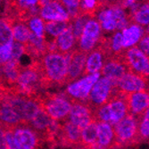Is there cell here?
Listing matches in <instances>:
<instances>
[{
	"instance_id": "6da1fadb",
	"label": "cell",
	"mask_w": 149,
	"mask_h": 149,
	"mask_svg": "<svg viewBox=\"0 0 149 149\" xmlns=\"http://www.w3.org/2000/svg\"><path fill=\"white\" fill-rule=\"evenodd\" d=\"M68 55H63L58 52H49L40 59L42 88L55 86H63L68 66Z\"/></svg>"
},
{
	"instance_id": "7a4b0ae2",
	"label": "cell",
	"mask_w": 149,
	"mask_h": 149,
	"mask_svg": "<svg viewBox=\"0 0 149 149\" xmlns=\"http://www.w3.org/2000/svg\"><path fill=\"white\" fill-rule=\"evenodd\" d=\"M38 102L40 109L56 121L67 120L72 105L63 93L51 94L46 92L45 94H40Z\"/></svg>"
},
{
	"instance_id": "3957f363",
	"label": "cell",
	"mask_w": 149,
	"mask_h": 149,
	"mask_svg": "<svg viewBox=\"0 0 149 149\" xmlns=\"http://www.w3.org/2000/svg\"><path fill=\"white\" fill-rule=\"evenodd\" d=\"M139 120L129 113L113 126L116 149L141 143L139 135Z\"/></svg>"
},
{
	"instance_id": "277c9868",
	"label": "cell",
	"mask_w": 149,
	"mask_h": 149,
	"mask_svg": "<svg viewBox=\"0 0 149 149\" xmlns=\"http://www.w3.org/2000/svg\"><path fill=\"white\" fill-rule=\"evenodd\" d=\"M115 84L116 81L105 77L98 79V80L94 84L85 103L92 113L109 101L116 88Z\"/></svg>"
},
{
	"instance_id": "5b68a950",
	"label": "cell",
	"mask_w": 149,
	"mask_h": 149,
	"mask_svg": "<svg viewBox=\"0 0 149 149\" xmlns=\"http://www.w3.org/2000/svg\"><path fill=\"white\" fill-rule=\"evenodd\" d=\"M100 77V72L91 74L84 77L78 80L77 82H73L67 87L63 94L68 97L72 104L75 102L86 103L89 92Z\"/></svg>"
},
{
	"instance_id": "8992f818",
	"label": "cell",
	"mask_w": 149,
	"mask_h": 149,
	"mask_svg": "<svg viewBox=\"0 0 149 149\" xmlns=\"http://www.w3.org/2000/svg\"><path fill=\"white\" fill-rule=\"evenodd\" d=\"M126 48L121 52L108 57L104 60L101 73L103 77L108 78L113 81H117L125 73L130 72L125 57Z\"/></svg>"
},
{
	"instance_id": "52a82bcc",
	"label": "cell",
	"mask_w": 149,
	"mask_h": 149,
	"mask_svg": "<svg viewBox=\"0 0 149 149\" xmlns=\"http://www.w3.org/2000/svg\"><path fill=\"white\" fill-rule=\"evenodd\" d=\"M127 97L128 94L123 93L115 88L112 97L105 103L109 112V124L111 126L115 125L130 113Z\"/></svg>"
},
{
	"instance_id": "ba28073f",
	"label": "cell",
	"mask_w": 149,
	"mask_h": 149,
	"mask_svg": "<svg viewBox=\"0 0 149 149\" xmlns=\"http://www.w3.org/2000/svg\"><path fill=\"white\" fill-rule=\"evenodd\" d=\"M13 135L18 149H39L44 142L28 124L15 128Z\"/></svg>"
},
{
	"instance_id": "9c48e42d",
	"label": "cell",
	"mask_w": 149,
	"mask_h": 149,
	"mask_svg": "<svg viewBox=\"0 0 149 149\" xmlns=\"http://www.w3.org/2000/svg\"><path fill=\"white\" fill-rule=\"evenodd\" d=\"M101 30L99 22L96 19H90L84 26L82 34L77 44V48L86 54L90 53L99 41Z\"/></svg>"
},
{
	"instance_id": "30bf717a",
	"label": "cell",
	"mask_w": 149,
	"mask_h": 149,
	"mask_svg": "<svg viewBox=\"0 0 149 149\" xmlns=\"http://www.w3.org/2000/svg\"><path fill=\"white\" fill-rule=\"evenodd\" d=\"M125 57L130 72L148 79L149 61L147 56L143 54L137 47H131L126 49Z\"/></svg>"
},
{
	"instance_id": "8fae6325",
	"label": "cell",
	"mask_w": 149,
	"mask_h": 149,
	"mask_svg": "<svg viewBox=\"0 0 149 149\" xmlns=\"http://www.w3.org/2000/svg\"><path fill=\"white\" fill-rule=\"evenodd\" d=\"M87 56L88 54L82 52L79 48H75L69 54L68 66H67V73L64 85H70L75 82L79 77L82 76Z\"/></svg>"
},
{
	"instance_id": "7c38bea8",
	"label": "cell",
	"mask_w": 149,
	"mask_h": 149,
	"mask_svg": "<svg viewBox=\"0 0 149 149\" xmlns=\"http://www.w3.org/2000/svg\"><path fill=\"white\" fill-rule=\"evenodd\" d=\"M116 88L125 94L148 90V79L132 72H127L116 81Z\"/></svg>"
},
{
	"instance_id": "4fadbf2b",
	"label": "cell",
	"mask_w": 149,
	"mask_h": 149,
	"mask_svg": "<svg viewBox=\"0 0 149 149\" xmlns=\"http://www.w3.org/2000/svg\"><path fill=\"white\" fill-rule=\"evenodd\" d=\"M80 134V129L72 123L71 121L65 120V123L63 125H60L57 135V143L63 146L79 149Z\"/></svg>"
},
{
	"instance_id": "5bb4252c",
	"label": "cell",
	"mask_w": 149,
	"mask_h": 149,
	"mask_svg": "<svg viewBox=\"0 0 149 149\" xmlns=\"http://www.w3.org/2000/svg\"><path fill=\"white\" fill-rule=\"evenodd\" d=\"M67 120L71 121L79 129L82 130L93 120L92 111L85 103L75 102L72 105Z\"/></svg>"
},
{
	"instance_id": "9a60e30c",
	"label": "cell",
	"mask_w": 149,
	"mask_h": 149,
	"mask_svg": "<svg viewBox=\"0 0 149 149\" xmlns=\"http://www.w3.org/2000/svg\"><path fill=\"white\" fill-rule=\"evenodd\" d=\"M127 99L130 114L133 115L138 120H139L146 111H148V90H143L128 94Z\"/></svg>"
},
{
	"instance_id": "2e32d148",
	"label": "cell",
	"mask_w": 149,
	"mask_h": 149,
	"mask_svg": "<svg viewBox=\"0 0 149 149\" xmlns=\"http://www.w3.org/2000/svg\"><path fill=\"white\" fill-rule=\"evenodd\" d=\"M39 15L45 22H70L67 11L59 0L41 7Z\"/></svg>"
},
{
	"instance_id": "e0dca14e",
	"label": "cell",
	"mask_w": 149,
	"mask_h": 149,
	"mask_svg": "<svg viewBox=\"0 0 149 149\" xmlns=\"http://www.w3.org/2000/svg\"><path fill=\"white\" fill-rule=\"evenodd\" d=\"M105 59H106V56L104 49L99 44H97L96 47L90 53L88 54L82 76L86 77L91 74L99 72L102 69Z\"/></svg>"
},
{
	"instance_id": "ac0fdd59",
	"label": "cell",
	"mask_w": 149,
	"mask_h": 149,
	"mask_svg": "<svg viewBox=\"0 0 149 149\" xmlns=\"http://www.w3.org/2000/svg\"><path fill=\"white\" fill-rule=\"evenodd\" d=\"M24 124L19 115L6 103H0V130L5 131L13 130Z\"/></svg>"
},
{
	"instance_id": "d6986e66",
	"label": "cell",
	"mask_w": 149,
	"mask_h": 149,
	"mask_svg": "<svg viewBox=\"0 0 149 149\" xmlns=\"http://www.w3.org/2000/svg\"><path fill=\"white\" fill-rule=\"evenodd\" d=\"M97 149H116L113 126L97 123Z\"/></svg>"
},
{
	"instance_id": "ffe728a7",
	"label": "cell",
	"mask_w": 149,
	"mask_h": 149,
	"mask_svg": "<svg viewBox=\"0 0 149 149\" xmlns=\"http://www.w3.org/2000/svg\"><path fill=\"white\" fill-rule=\"evenodd\" d=\"M54 43L56 46V51L63 54V55H68L75 48H77V44L72 31L71 22L68 28L55 38Z\"/></svg>"
},
{
	"instance_id": "44dd1931",
	"label": "cell",
	"mask_w": 149,
	"mask_h": 149,
	"mask_svg": "<svg viewBox=\"0 0 149 149\" xmlns=\"http://www.w3.org/2000/svg\"><path fill=\"white\" fill-rule=\"evenodd\" d=\"M148 33V32H146ZM145 33V28L139 24H131L129 25L127 28L123 30V48H128L134 47L139 43V41L141 39V38L146 34Z\"/></svg>"
},
{
	"instance_id": "7402d4cb",
	"label": "cell",
	"mask_w": 149,
	"mask_h": 149,
	"mask_svg": "<svg viewBox=\"0 0 149 149\" xmlns=\"http://www.w3.org/2000/svg\"><path fill=\"white\" fill-rule=\"evenodd\" d=\"M12 24L13 21L11 20L0 19V50L11 47L13 42Z\"/></svg>"
},
{
	"instance_id": "603a6c76",
	"label": "cell",
	"mask_w": 149,
	"mask_h": 149,
	"mask_svg": "<svg viewBox=\"0 0 149 149\" xmlns=\"http://www.w3.org/2000/svg\"><path fill=\"white\" fill-rule=\"evenodd\" d=\"M12 31L15 41L22 44H26L29 41L31 31L29 29L28 25L26 23L19 21H13Z\"/></svg>"
},
{
	"instance_id": "cb8c5ba5",
	"label": "cell",
	"mask_w": 149,
	"mask_h": 149,
	"mask_svg": "<svg viewBox=\"0 0 149 149\" xmlns=\"http://www.w3.org/2000/svg\"><path fill=\"white\" fill-rule=\"evenodd\" d=\"M148 1H146V3H141L139 5V6L138 7V9L136 10L133 15H132V20L133 22H136L137 24L142 26L145 28H147L148 27Z\"/></svg>"
},
{
	"instance_id": "d4e9b609",
	"label": "cell",
	"mask_w": 149,
	"mask_h": 149,
	"mask_svg": "<svg viewBox=\"0 0 149 149\" xmlns=\"http://www.w3.org/2000/svg\"><path fill=\"white\" fill-rule=\"evenodd\" d=\"M70 22H45L44 29L49 35L56 38L68 28Z\"/></svg>"
},
{
	"instance_id": "484cf974",
	"label": "cell",
	"mask_w": 149,
	"mask_h": 149,
	"mask_svg": "<svg viewBox=\"0 0 149 149\" xmlns=\"http://www.w3.org/2000/svg\"><path fill=\"white\" fill-rule=\"evenodd\" d=\"M91 18L87 15H80L79 17L74 19L73 21H70L71 22V25H72V31L75 38V41L76 44H78L79 40L81 37V34H82L83 29H84V26L85 24L90 20Z\"/></svg>"
},
{
	"instance_id": "4316f807",
	"label": "cell",
	"mask_w": 149,
	"mask_h": 149,
	"mask_svg": "<svg viewBox=\"0 0 149 149\" xmlns=\"http://www.w3.org/2000/svg\"><path fill=\"white\" fill-rule=\"evenodd\" d=\"M29 29L33 32L35 35H37L39 38H45V29H44V22L41 18L34 17L31 19L28 22H27Z\"/></svg>"
},
{
	"instance_id": "83f0119b",
	"label": "cell",
	"mask_w": 149,
	"mask_h": 149,
	"mask_svg": "<svg viewBox=\"0 0 149 149\" xmlns=\"http://www.w3.org/2000/svg\"><path fill=\"white\" fill-rule=\"evenodd\" d=\"M148 111L145 113V114L139 119V139L141 142H145L148 140Z\"/></svg>"
},
{
	"instance_id": "f1b7e54d",
	"label": "cell",
	"mask_w": 149,
	"mask_h": 149,
	"mask_svg": "<svg viewBox=\"0 0 149 149\" xmlns=\"http://www.w3.org/2000/svg\"><path fill=\"white\" fill-rule=\"evenodd\" d=\"M22 55H24V45L13 40V42L12 44V52H11L10 61L20 62V58Z\"/></svg>"
},
{
	"instance_id": "f546056e",
	"label": "cell",
	"mask_w": 149,
	"mask_h": 149,
	"mask_svg": "<svg viewBox=\"0 0 149 149\" xmlns=\"http://www.w3.org/2000/svg\"><path fill=\"white\" fill-rule=\"evenodd\" d=\"M111 49L113 52V56L125 49L123 46V36H121L120 32L115 33L113 37L111 38Z\"/></svg>"
},
{
	"instance_id": "4dcf8cb0",
	"label": "cell",
	"mask_w": 149,
	"mask_h": 149,
	"mask_svg": "<svg viewBox=\"0 0 149 149\" xmlns=\"http://www.w3.org/2000/svg\"><path fill=\"white\" fill-rule=\"evenodd\" d=\"M4 135H5L6 143V148L7 149H18L17 146L15 144V139H13V130H5L4 131Z\"/></svg>"
},
{
	"instance_id": "1f68e13d",
	"label": "cell",
	"mask_w": 149,
	"mask_h": 149,
	"mask_svg": "<svg viewBox=\"0 0 149 149\" xmlns=\"http://www.w3.org/2000/svg\"><path fill=\"white\" fill-rule=\"evenodd\" d=\"M148 44H149L148 43V33H146L139 41V46L137 47L143 54H145V55L147 56H148V51H149Z\"/></svg>"
},
{
	"instance_id": "d6a6232c",
	"label": "cell",
	"mask_w": 149,
	"mask_h": 149,
	"mask_svg": "<svg viewBox=\"0 0 149 149\" xmlns=\"http://www.w3.org/2000/svg\"><path fill=\"white\" fill-rule=\"evenodd\" d=\"M17 5L23 8H30L38 5V0H16Z\"/></svg>"
},
{
	"instance_id": "836d02e7",
	"label": "cell",
	"mask_w": 149,
	"mask_h": 149,
	"mask_svg": "<svg viewBox=\"0 0 149 149\" xmlns=\"http://www.w3.org/2000/svg\"><path fill=\"white\" fill-rule=\"evenodd\" d=\"M64 8H68L72 6H76L80 4V0H59Z\"/></svg>"
},
{
	"instance_id": "e575fe53",
	"label": "cell",
	"mask_w": 149,
	"mask_h": 149,
	"mask_svg": "<svg viewBox=\"0 0 149 149\" xmlns=\"http://www.w3.org/2000/svg\"><path fill=\"white\" fill-rule=\"evenodd\" d=\"M0 149H7L6 148V143L5 139L4 131L0 130Z\"/></svg>"
},
{
	"instance_id": "d590c367",
	"label": "cell",
	"mask_w": 149,
	"mask_h": 149,
	"mask_svg": "<svg viewBox=\"0 0 149 149\" xmlns=\"http://www.w3.org/2000/svg\"><path fill=\"white\" fill-rule=\"evenodd\" d=\"M54 1H56V0H38V5L40 7H43L44 6L47 5L48 3H51V2H54Z\"/></svg>"
},
{
	"instance_id": "8d00e7d4",
	"label": "cell",
	"mask_w": 149,
	"mask_h": 149,
	"mask_svg": "<svg viewBox=\"0 0 149 149\" xmlns=\"http://www.w3.org/2000/svg\"><path fill=\"white\" fill-rule=\"evenodd\" d=\"M130 1H132V2H134V1H137V0H130Z\"/></svg>"
}]
</instances>
